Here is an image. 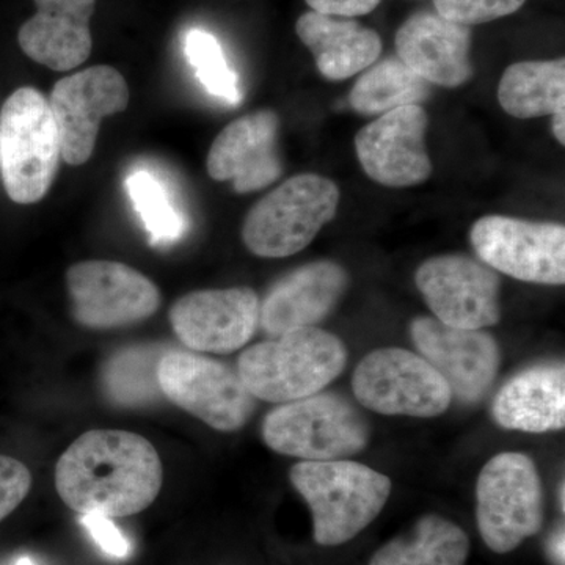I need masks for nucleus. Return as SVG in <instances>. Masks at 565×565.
<instances>
[{"label": "nucleus", "mask_w": 565, "mask_h": 565, "mask_svg": "<svg viewBox=\"0 0 565 565\" xmlns=\"http://www.w3.org/2000/svg\"><path fill=\"white\" fill-rule=\"evenodd\" d=\"M545 494L530 456L501 452L484 465L476 484V522L484 544L498 555L514 552L541 533Z\"/></svg>", "instance_id": "obj_6"}, {"label": "nucleus", "mask_w": 565, "mask_h": 565, "mask_svg": "<svg viewBox=\"0 0 565 565\" xmlns=\"http://www.w3.org/2000/svg\"><path fill=\"white\" fill-rule=\"evenodd\" d=\"M280 120L273 110L253 111L230 122L212 143L207 173L215 181H233L234 191H262L281 177L278 154Z\"/></svg>", "instance_id": "obj_17"}, {"label": "nucleus", "mask_w": 565, "mask_h": 565, "mask_svg": "<svg viewBox=\"0 0 565 565\" xmlns=\"http://www.w3.org/2000/svg\"><path fill=\"white\" fill-rule=\"evenodd\" d=\"M412 340L463 404L479 403L492 388L500 367V348L484 330L446 326L419 316L411 323Z\"/></svg>", "instance_id": "obj_14"}, {"label": "nucleus", "mask_w": 565, "mask_h": 565, "mask_svg": "<svg viewBox=\"0 0 565 565\" xmlns=\"http://www.w3.org/2000/svg\"><path fill=\"white\" fill-rule=\"evenodd\" d=\"M348 349L337 334L308 327L241 353L237 373L255 399L286 404L321 393L340 377Z\"/></svg>", "instance_id": "obj_2"}, {"label": "nucleus", "mask_w": 565, "mask_h": 565, "mask_svg": "<svg viewBox=\"0 0 565 565\" xmlns=\"http://www.w3.org/2000/svg\"><path fill=\"white\" fill-rule=\"evenodd\" d=\"M370 423L337 393H316L278 405L263 422L264 444L282 456L307 462L341 460L370 444Z\"/></svg>", "instance_id": "obj_4"}, {"label": "nucleus", "mask_w": 565, "mask_h": 565, "mask_svg": "<svg viewBox=\"0 0 565 565\" xmlns=\"http://www.w3.org/2000/svg\"><path fill=\"white\" fill-rule=\"evenodd\" d=\"M470 241L482 263L498 273L539 285L565 282V228L559 223L486 215L475 223Z\"/></svg>", "instance_id": "obj_10"}, {"label": "nucleus", "mask_w": 565, "mask_h": 565, "mask_svg": "<svg viewBox=\"0 0 565 565\" xmlns=\"http://www.w3.org/2000/svg\"><path fill=\"white\" fill-rule=\"evenodd\" d=\"M262 302L250 288L204 289L185 294L170 308V323L185 348L232 353L259 327Z\"/></svg>", "instance_id": "obj_15"}, {"label": "nucleus", "mask_w": 565, "mask_h": 565, "mask_svg": "<svg viewBox=\"0 0 565 565\" xmlns=\"http://www.w3.org/2000/svg\"><path fill=\"white\" fill-rule=\"evenodd\" d=\"M169 345L134 344L111 353L102 371L103 392L115 405L126 408L148 407L159 403L163 394L158 367Z\"/></svg>", "instance_id": "obj_25"}, {"label": "nucleus", "mask_w": 565, "mask_h": 565, "mask_svg": "<svg viewBox=\"0 0 565 565\" xmlns=\"http://www.w3.org/2000/svg\"><path fill=\"white\" fill-rule=\"evenodd\" d=\"M415 281L435 319L446 326L482 330L500 322V278L484 263L435 256L418 267Z\"/></svg>", "instance_id": "obj_13"}, {"label": "nucleus", "mask_w": 565, "mask_h": 565, "mask_svg": "<svg viewBox=\"0 0 565 565\" xmlns=\"http://www.w3.org/2000/svg\"><path fill=\"white\" fill-rule=\"evenodd\" d=\"M492 414L509 430L544 434L564 429V364H541L514 375L494 396Z\"/></svg>", "instance_id": "obj_21"}, {"label": "nucleus", "mask_w": 565, "mask_h": 565, "mask_svg": "<svg viewBox=\"0 0 565 565\" xmlns=\"http://www.w3.org/2000/svg\"><path fill=\"white\" fill-rule=\"evenodd\" d=\"M470 29L438 13H418L396 33L401 61L427 84L459 87L471 77Z\"/></svg>", "instance_id": "obj_19"}, {"label": "nucleus", "mask_w": 565, "mask_h": 565, "mask_svg": "<svg viewBox=\"0 0 565 565\" xmlns=\"http://www.w3.org/2000/svg\"><path fill=\"white\" fill-rule=\"evenodd\" d=\"M348 285V273L340 264H305L280 278L267 292L259 326L273 338L316 327L332 313Z\"/></svg>", "instance_id": "obj_18"}, {"label": "nucleus", "mask_w": 565, "mask_h": 565, "mask_svg": "<svg viewBox=\"0 0 565 565\" xmlns=\"http://www.w3.org/2000/svg\"><path fill=\"white\" fill-rule=\"evenodd\" d=\"M14 565H35V564H33V561L31 559V557L22 556V557H20V559L17 561V564H14Z\"/></svg>", "instance_id": "obj_35"}, {"label": "nucleus", "mask_w": 565, "mask_h": 565, "mask_svg": "<svg viewBox=\"0 0 565 565\" xmlns=\"http://www.w3.org/2000/svg\"><path fill=\"white\" fill-rule=\"evenodd\" d=\"M559 493H561V511L564 512V509H565V504H564V493H565V490H564V481L561 482V487H559Z\"/></svg>", "instance_id": "obj_36"}, {"label": "nucleus", "mask_w": 565, "mask_h": 565, "mask_svg": "<svg viewBox=\"0 0 565 565\" xmlns=\"http://www.w3.org/2000/svg\"><path fill=\"white\" fill-rule=\"evenodd\" d=\"M498 102L515 118L544 117L565 106V62H520L509 66L498 87Z\"/></svg>", "instance_id": "obj_24"}, {"label": "nucleus", "mask_w": 565, "mask_h": 565, "mask_svg": "<svg viewBox=\"0 0 565 565\" xmlns=\"http://www.w3.org/2000/svg\"><path fill=\"white\" fill-rule=\"evenodd\" d=\"M47 102L61 136L63 161L77 167L92 158L104 118L128 107L129 88L120 71L96 65L58 81Z\"/></svg>", "instance_id": "obj_12"}, {"label": "nucleus", "mask_w": 565, "mask_h": 565, "mask_svg": "<svg viewBox=\"0 0 565 565\" xmlns=\"http://www.w3.org/2000/svg\"><path fill=\"white\" fill-rule=\"evenodd\" d=\"M73 318L88 329H118L151 318L161 307L158 286L115 262H82L66 273Z\"/></svg>", "instance_id": "obj_11"}, {"label": "nucleus", "mask_w": 565, "mask_h": 565, "mask_svg": "<svg viewBox=\"0 0 565 565\" xmlns=\"http://www.w3.org/2000/svg\"><path fill=\"white\" fill-rule=\"evenodd\" d=\"M296 31L305 46L313 52L316 65L327 79H348L381 57V36L355 21L310 11L299 18Z\"/></svg>", "instance_id": "obj_22"}, {"label": "nucleus", "mask_w": 565, "mask_h": 565, "mask_svg": "<svg viewBox=\"0 0 565 565\" xmlns=\"http://www.w3.org/2000/svg\"><path fill=\"white\" fill-rule=\"evenodd\" d=\"M427 95L429 84L426 81L401 58H386L356 81L349 95V103L360 114L375 115L419 104Z\"/></svg>", "instance_id": "obj_26"}, {"label": "nucleus", "mask_w": 565, "mask_h": 565, "mask_svg": "<svg viewBox=\"0 0 565 565\" xmlns=\"http://www.w3.org/2000/svg\"><path fill=\"white\" fill-rule=\"evenodd\" d=\"M316 13L327 17H362L371 13L381 0H307Z\"/></svg>", "instance_id": "obj_32"}, {"label": "nucleus", "mask_w": 565, "mask_h": 565, "mask_svg": "<svg viewBox=\"0 0 565 565\" xmlns=\"http://www.w3.org/2000/svg\"><path fill=\"white\" fill-rule=\"evenodd\" d=\"M564 546V526L561 525L557 530L553 531L552 535H550L548 544H546V552H548L550 559L553 561V564H565Z\"/></svg>", "instance_id": "obj_33"}, {"label": "nucleus", "mask_w": 565, "mask_h": 565, "mask_svg": "<svg viewBox=\"0 0 565 565\" xmlns=\"http://www.w3.org/2000/svg\"><path fill=\"white\" fill-rule=\"evenodd\" d=\"M185 55L210 95L228 104L241 102L239 81L214 35L193 29L185 36Z\"/></svg>", "instance_id": "obj_28"}, {"label": "nucleus", "mask_w": 565, "mask_h": 565, "mask_svg": "<svg viewBox=\"0 0 565 565\" xmlns=\"http://www.w3.org/2000/svg\"><path fill=\"white\" fill-rule=\"evenodd\" d=\"M31 487L29 468L13 457L0 455V522L25 500Z\"/></svg>", "instance_id": "obj_30"}, {"label": "nucleus", "mask_w": 565, "mask_h": 565, "mask_svg": "<svg viewBox=\"0 0 565 565\" xmlns=\"http://www.w3.org/2000/svg\"><path fill=\"white\" fill-rule=\"evenodd\" d=\"M81 523L107 555L122 559V557L128 556L129 552H131V545H129L125 535L111 522L109 516L96 514L82 515Z\"/></svg>", "instance_id": "obj_31"}, {"label": "nucleus", "mask_w": 565, "mask_h": 565, "mask_svg": "<svg viewBox=\"0 0 565 565\" xmlns=\"http://www.w3.org/2000/svg\"><path fill=\"white\" fill-rule=\"evenodd\" d=\"M564 109H559L553 114V134H555L556 140L561 145H565V121H564Z\"/></svg>", "instance_id": "obj_34"}, {"label": "nucleus", "mask_w": 565, "mask_h": 565, "mask_svg": "<svg viewBox=\"0 0 565 565\" xmlns=\"http://www.w3.org/2000/svg\"><path fill=\"white\" fill-rule=\"evenodd\" d=\"M470 537L451 520L427 514L407 533L382 545L370 565H465L470 556Z\"/></svg>", "instance_id": "obj_23"}, {"label": "nucleus", "mask_w": 565, "mask_h": 565, "mask_svg": "<svg viewBox=\"0 0 565 565\" xmlns=\"http://www.w3.org/2000/svg\"><path fill=\"white\" fill-rule=\"evenodd\" d=\"M434 3L441 18L468 28L515 13L525 0H434Z\"/></svg>", "instance_id": "obj_29"}, {"label": "nucleus", "mask_w": 565, "mask_h": 565, "mask_svg": "<svg viewBox=\"0 0 565 565\" xmlns=\"http://www.w3.org/2000/svg\"><path fill=\"white\" fill-rule=\"evenodd\" d=\"M61 156V136L50 102L32 87L11 93L0 110V169L11 202L43 200Z\"/></svg>", "instance_id": "obj_5"}, {"label": "nucleus", "mask_w": 565, "mask_h": 565, "mask_svg": "<svg viewBox=\"0 0 565 565\" xmlns=\"http://www.w3.org/2000/svg\"><path fill=\"white\" fill-rule=\"evenodd\" d=\"M126 189L145 228L150 233L152 244L169 245L181 239L185 232L184 217L174 210L169 192L158 178L140 170L128 177Z\"/></svg>", "instance_id": "obj_27"}, {"label": "nucleus", "mask_w": 565, "mask_h": 565, "mask_svg": "<svg viewBox=\"0 0 565 565\" xmlns=\"http://www.w3.org/2000/svg\"><path fill=\"white\" fill-rule=\"evenodd\" d=\"M340 191L315 173L297 174L248 212L243 241L253 255L286 258L308 247L337 214Z\"/></svg>", "instance_id": "obj_7"}, {"label": "nucleus", "mask_w": 565, "mask_h": 565, "mask_svg": "<svg viewBox=\"0 0 565 565\" xmlns=\"http://www.w3.org/2000/svg\"><path fill=\"white\" fill-rule=\"evenodd\" d=\"M36 13L21 25L22 52L54 71L77 68L90 57L96 0H33Z\"/></svg>", "instance_id": "obj_20"}, {"label": "nucleus", "mask_w": 565, "mask_h": 565, "mask_svg": "<svg viewBox=\"0 0 565 565\" xmlns=\"http://www.w3.org/2000/svg\"><path fill=\"white\" fill-rule=\"evenodd\" d=\"M352 390L364 408L388 416L435 418L452 403L451 388L433 364L399 348L367 353L353 371Z\"/></svg>", "instance_id": "obj_8"}, {"label": "nucleus", "mask_w": 565, "mask_h": 565, "mask_svg": "<svg viewBox=\"0 0 565 565\" xmlns=\"http://www.w3.org/2000/svg\"><path fill=\"white\" fill-rule=\"evenodd\" d=\"M291 484L313 515L316 544L340 546L366 530L392 494L388 476L352 460L294 465Z\"/></svg>", "instance_id": "obj_3"}, {"label": "nucleus", "mask_w": 565, "mask_h": 565, "mask_svg": "<svg viewBox=\"0 0 565 565\" xmlns=\"http://www.w3.org/2000/svg\"><path fill=\"white\" fill-rule=\"evenodd\" d=\"M426 110L419 104L382 114L356 134L359 161L367 177L388 188L422 184L433 173L424 145Z\"/></svg>", "instance_id": "obj_16"}, {"label": "nucleus", "mask_w": 565, "mask_h": 565, "mask_svg": "<svg viewBox=\"0 0 565 565\" xmlns=\"http://www.w3.org/2000/svg\"><path fill=\"white\" fill-rule=\"evenodd\" d=\"M158 381L163 397L221 433L243 429L256 408L237 370L200 353L170 349Z\"/></svg>", "instance_id": "obj_9"}, {"label": "nucleus", "mask_w": 565, "mask_h": 565, "mask_svg": "<svg viewBox=\"0 0 565 565\" xmlns=\"http://www.w3.org/2000/svg\"><path fill=\"white\" fill-rule=\"evenodd\" d=\"M163 468L154 446L126 430L81 435L55 467V489L77 514L120 519L150 508L162 489Z\"/></svg>", "instance_id": "obj_1"}]
</instances>
